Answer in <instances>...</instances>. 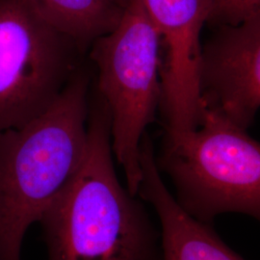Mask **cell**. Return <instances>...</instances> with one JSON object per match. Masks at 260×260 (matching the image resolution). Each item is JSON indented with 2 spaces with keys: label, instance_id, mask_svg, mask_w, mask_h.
Returning a JSON list of instances; mask_svg holds the SVG:
<instances>
[{
  "label": "cell",
  "instance_id": "6da1fadb",
  "mask_svg": "<svg viewBox=\"0 0 260 260\" xmlns=\"http://www.w3.org/2000/svg\"><path fill=\"white\" fill-rule=\"evenodd\" d=\"M113 154L103 103L88 121L80 166L39 222L48 260H157L154 229L119 182Z\"/></svg>",
  "mask_w": 260,
  "mask_h": 260
},
{
  "label": "cell",
  "instance_id": "7a4b0ae2",
  "mask_svg": "<svg viewBox=\"0 0 260 260\" xmlns=\"http://www.w3.org/2000/svg\"><path fill=\"white\" fill-rule=\"evenodd\" d=\"M88 81L73 75L47 111L0 131V260H21L29 226L40 222L80 166L88 138Z\"/></svg>",
  "mask_w": 260,
  "mask_h": 260
},
{
  "label": "cell",
  "instance_id": "3957f363",
  "mask_svg": "<svg viewBox=\"0 0 260 260\" xmlns=\"http://www.w3.org/2000/svg\"><path fill=\"white\" fill-rule=\"evenodd\" d=\"M155 159L172 178L177 203L197 220L237 212L260 222V143L232 121L203 108L195 129L165 133Z\"/></svg>",
  "mask_w": 260,
  "mask_h": 260
},
{
  "label": "cell",
  "instance_id": "277c9868",
  "mask_svg": "<svg viewBox=\"0 0 260 260\" xmlns=\"http://www.w3.org/2000/svg\"><path fill=\"white\" fill-rule=\"evenodd\" d=\"M99 90L111 130L113 153L138 194L140 144L161 100V39L142 0H128L118 25L93 42Z\"/></svg>",
  "mask_w": 260,
  "mask_h": 260
},
{
  "label": "cell",
  "instance_id": "5b68a950",
  "mask_svg": "<svg viewBox=\"0 0 260 260\" xmlns=\"http://www.w3.org/2000/svg\"><path fill=\"white\" fill-rule=\"evenodd\" d=\"M76 47L32 0H0V131L25 125L54 103L74 74Z\"/></svg>",
  "mask_w": 260,
  "mask_h": 260
},
{
  "label": "cell",
  "instance_id": "8992f818",
  "mask_svg": "<svg viewBox=\"0 0 260 260\" xmlns=\"http://www.w3.org/2000/svg\"><path fill=\"white\" fill-rule=\"evenodd\" d=\"M161 39V100L165 132L197 128L201 114V33L212 0H142Z\"/></svg>",
  "mask_w": 260,
  "mask_h": 260
},
{
  "label": "cell",
  "instance_id": "52a82bcc",
  "mask_svg": "<svg viewBox=\"0 0 260 260\" xmlns=\"http://www.w3.org/2000/svg\"><path fill=\"white\" fill-rule=\"evenodd\" d=\"M201 103L247 130L260 108V13L215 27L202 47Z\"/></svg>",
  "mask_w": 260,
  "mask_h": 260
},
{
  "label": "cell",
  "instance_id": "ba28073f",
  "mask_svg": "<svg viewBox=\"0 0 260 260\" xmlns=\"http://www.w3.org/2000/svg\"><path fill=\"white\" fill-rule=\"evenodd\" d=\"M138 194L155 208L162 225L164 260H244L230 249L207 223L187 213L171 195L159 174L148 133L140 144Z\"/></svg>",
  "mask_w": 260,
  "mask_h": 260
},
{
  "label": "cell",
  "instance_id": "9c48e42d",
  "mask_svg": "<svg viewBox=\"0 0 260 260\" xmlns=\"http://www.w3.org/2000/svg\"><path fill=\"white\" fill-rule=\"evenodd\" d=\"M38 12L53 27L79 46L109 33L123 8L114 0H32Z\"/></svg>",
  "mask_w": 260,
  "mask_h": 260
},
{
  "label": "cell",
  "instance_id": "30bf717a",
  "mask_svg": "<svg viewBox=\"0 0 260 260\" xmlns=\"http://www.w3.org/2000/svg\"><path fill=\"white\" fill-rule=\"evenodd\" d=\"M259 13L260 0H212L207 24L236 25Z\"/></svg>",
  "mask_w": 260,
  "mask_h": 260
},
{
  "label": "cell",
  "instance_id": "8fae6325",
  "mask_svg": "<svg viewBox=\"0 0 260 260\" xmlns=\"http://www.w3.org/2000/svg\"><path fill=\"white\" fill-rule=\"evenodd\" d=\"M114 1L117 2L118 4H120L122 7H125V5H126V3H127L128 0H114Z\"/></svg>",
  "mask_w": 260,
  "mask_h": 260
}]
</instances>
